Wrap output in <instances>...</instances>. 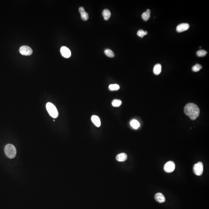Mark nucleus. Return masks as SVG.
<instances>
[{"label": "nucleus", "mask_w": 209, "mask_h": 209, "mask_svg": "<svg viewBox=\"0 0 209 209\" xmlns=\"http://www.w3.org/2000/svg\"><path fill=\"white\" fill-rule=\"evenodd\" d=\"M185 113L192 120L198 118L200 113V110L197 105L193 103H189L185 106L184 109Z\"/></svg>", "instance_id": "f257e3e1"}, {"label": "nucleus", "mask_w": 209, "mask_h": 209, "mask_svg": "<svg viewBox=\"0 0 209 209\" xmlns=\"http://www.w3.org/2000/svg\"><path fill=\"white\" fill-rule=\"evenodd\" d=\"M5 152L6 156L10 158H13L16 154V150L15 147L12 144H8L5 147Z\"/></svg>", "instance_id": "f03ea898"}, {"label": "nucleus", "mask_w": 209, "mask_h": 209, "mask_svg": "<svg viewBox=\"0 0 209 209\" xmlns=\"http://www.w3.org/2000/svg\"><path fill=\"white\" fill-rule=\"evenodd\" d=\"M46 109L48 113L53 118H56L59 115V113L56 107L52 103L49 102L46 104Z\"/></svg>", "instance_id": "7ed1b4c3"}, {"label": "nucleus", "mask_w": 209, "mask_h": 209, "mask_svg": "<svg viewBox=\"0 0 209 209\" xmlns=\"http://www.w3.org/2000/svg\"><path fill=\"white\" fill-rule=\"evenodd\" d=\"M193 171L197 176H201L203 172V165L202 162L195 164L193 167Z\"/></svg>", "instance_id": "20e7f679"}, {"label": "nucleus", "mask_w": 209, "mask_h": 209, "mask_svg": "<svg viewBox=\"0 0 209 209\" xmlns=\"http://www.w3.org/2000/svg\"><path fill=\"white\" fill-rule=\"evenodd\" d=\"M19 51L20 53L23 56H30L33 53L32 49L26 45L21 47L19 49Z\"/></svg>", "instance_id": "39448f33"}, {"label": "nucleus", "mask_w": 209, "mask_h": 209, "mask_svg": "<svg viewBox=\"0 0 209 209\" xmlns=\"http://www.w3.org/2000/svg\"><path fill=\"white\" fill-rule=\"evenodd\" d=\"M175 164L172 161H169L167 162L164 166V170L167 173H171L175 169Z\"/></svg>", "instance_id": "423d86ee"}, {"label": "nucleus", "mask_w": 209, "mask_h": 209, "mask_svg": "<svg viewBox=\"0 0 209 209\" xmlns=\"http://www.w3.org/2000/svg\"><path fill=\"white\" fill-rule=\"evenodd\" d=\"M60 51L62 56L65 58H68L71 56V51L66 47H62L60 49Z\"/></svg>", "instance_id": "0eeeda50"}, {"label": "nucleus", "mask_w": 209, "mask_h": 209, "mask_svg": "<svg viewBox=\"0 0 209 209\" xmlns=\"http://www.w3.org/2000/svg\"><path fill=\"white\" fill-rule=\"evenodd\" d=\"M189 28V25L188 23H183L177 26L176 31L178 33L182 32L188 30Z\"/></svg>", "instance_id": "6e6552de"}, {"label": "nucleus", "mask_w": 209, "mask_h": 209, "mask_svg": "<svg viewBox=\"0 0 209 209\" xmlns=\"http://www.w3.org/2000/svg\"><path fill=\"white\" fill-rule=\"evenodd\" d=\"M155 200L159 203H163L165 201V196L162 193L158 192L155 195Z\"/></svg>", "instance_id": "1a4fd4ad"}, {"label": "nucleus", "mask_w": 209, "mask_h": 209, "mask_svg": "<svg viewBox=\"0 0 209 209\" xmlns=\"http://www.w3.org/2000/svg\"><path fill=\"white\" fill-rule=\"evenodd\" d=\"M91 121L97 127H100L101 126V121L100 118L97 115L91 117Z\"/></svg>", "instance_id": "9d476101"}, {"label": "nucleus", "mask_w": 209, "mask_h": 209, "mask_svg": "<svg viewBox=\"0 0 209 209\" xmlns=\"http://www.w3.org/2000/svg\"><path fill=\"white\" fill-rule=\"evenodd\" d=\"M127 155L125 153H121L119 154L116 157L117 160L120 162L124 161L127 159Z\"/></svg>", "instance_id": "9b49d317"}, {"label": "nucleus", "mask_w": 209, "mask_h": 209, "mask_svg": "<svg viewBox=\"0 0 209 209\" xmlns=\"http://www.w3.org/2000/svg\"><path fill=\"white\" fill-rule=\"evenodd\" d=\"M161 71V66L160 64H157L154 66L153 68V73L155 75H158Z\"/></svg>", "instance_id": "f8f14e48"}, {"label": "nucleus", "mask_w": 209, "mask_h": 209, "mask_svg": "<svg viewBox=\"0 0 209 209\" xmlns=\"http://www.w3.org/2000/svg\"><path fill=\"white\" fill-rule=\"evenodd\" d=\"M151 11L147 9L146 12H143L142 15V18L144 21H147L150 17Z\"/></svg>", "instance_id": "ddd939ff"}, {"label": "nucleus", "mask_w": 209, "mask_h": 209, "mask_svg": "<svg viewBox=\"0 0 209 209\" xmlns=\"http://www.w3.org/2000/svg\"><path fill=\"white\" fill-rule=\"evenodd\" d=\"M102 15L105 20H108L111 16V12L108 9H105L103 11Z\"/></svg>", "instance_id": "4468645a"}, {"label": "nucleus", "mask_w": 209, "mask_h": 209, "mask_svg": "<svg viewBox=\"0 0 209 209\" xmlns=\"http://www.w3.org/2000/svg\"><path fill=\"white\" fill-rule=\"evenodd\" d=\"M130 124L131 126L134 129H137L140 126V123L136 120H133L130 122Z\"/></svg>", "instance_id": "2eb2a0df"}, {"label": "nucleus", "mask_w": 209, "mask_h": 209, "mask_svg": "<svg viewBox=\"0 0 209 209\" xmlns=\"http://www.w3.org/2000/svg\"><path fill=\"white\" fill-rule=\"evenodd\" d=\"M122 101L118 99H114L112 102V105L114 107H118L120 106L122 104Z\"/></svg>", "instance_id": "dca6fc26"}, {"label": "nucleus", "mask_w": 209, "mask_h": 209, "mask_svg": "<svg viewBox=\"0 0 209 209\" xmlns=\"http://www.w3.org/2000/svg\"><path fill=\"white\" fill-rule=\"evenodd\" d=\"M109 89L111 91L118 90L120 89V86L117 84H110L109 87Z\"/></svg>", "instance_id": "f3484780"}, {"label": "nucleus", "mask_w": 209, "mask_h": 209, "mask_svg": "<svg viewBox=\"0 0 209 209\" xmlns=\"http://www.w3.org/2000/svg\"><path fill=\"white\" fill-rule=\"evenodd\" d=\"M104 52L105 54L107 56L109 57H113L114 56V53L111 50L109 49H106L105 50Z\"/></svg>", "instance_id": "a211bd4d"}, {"label": "nucleus", "mask_w": 209, "mask_h": 209, "mask_svg": "<svg viewBox=\"0 0 209 209\" xmlns=\"http://www.w3.org/2000/svg\"><path fill=\"white\" fill-rule=\"evenodd\" d=\"M207 52L205 50H199L196 53V54L199 57H205L207 54Z\"/></svg>", "instance_id": "6ab92c4d"}, {"label": "nucleus", "mask_w": 209, "mask_h": 209, "mask_svg": "<svg viewBox=\"0 0 209 209\" xmlns=\"http://www.w3.org/2000/svg\"><path fill=\"white\" fill-rule=\"evenodd\" d=\"M202 68V66L199 64H196L192 67V70L194 72H197L199 71Z\"/></svg>", "instance_id": "aec40b11"}, {"label": "nucleus", "mask_w": 209, "mask_h": 209, "mask_svg": "<svg viewBox=\"0 0 209 209\" xmlns=\"http://www.w3.org/2000/svg\"><path fill=\"white\" fill-rule=\"evenodd\" d=\"M148 32L146 31H144L142 29H140L137 32V35L141 38H143L144 36L147 35Z\"/></svg>", "instance_id": "412c9836"}, {"label": "nucleus", "mask_w": 209, "mask_h": 209, "mask_svg": "<svg viewBox=\"0 0 209 209\" xmlns=\"http://www.w3.org/2000/svg\"><path fill=\"white\" fill-rule=\"evenodd\" d=\"M81 18L84 21H87L89 18V15H88V13L86 12L85 11L81 13Z\"/></svg>", "instance_id": "4be33fe9"}, {"label": "nucleus", "mask_w": 209, "mask_h": 209, "mask_svg": "<svg viewBox=\"0 0 209 209\" xmlns=\"http://www.w3.org/2000/svg\"><path fill=\"white\" fill-rule=\"evenodd\" d=\"M79 12H80V13H81L82 12H85V10H84V8L83 7H80L79 9Z\"/></svg>", "instance_id": "5701e85b"}]
</instances>
